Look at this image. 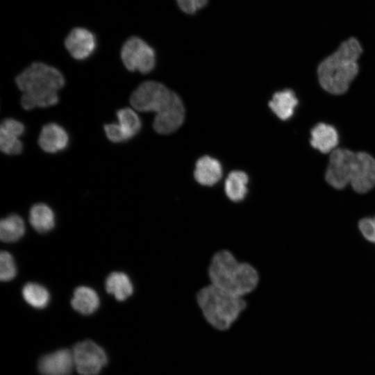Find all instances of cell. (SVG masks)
<instances>
[{
    "instance_id": "7a4b0ae2",
    "label": "cell",
    "mask_w": 375,
    "mask_h": 375,
    "mask_svg": "<svg viewBox=\"0 0 375 375\" xmlns=\"http://www.w3.org/2000/svg\"><path fill=\"white\" fill-rule=\"evenodd\" d=\"M207 275L209 283L242 297L255 291L260 283V274L256 267L248 262L240 260L228 249L213 253Z\"/></svg>"
},
{
    "instance_id": "6da1fadb",
    "label": "cell",
    "mask_w": 375,
    "mask_h": 375,
    "mask_svg": "<svg viewBox=\"0 0 375 375\" xmlns=\"http://www.w3.org/2000/svg\"><path fill=\"white\" fill-rule=\"evenodd\" d=\"M325 180L336 190L350 184L356 192L367 193L375 186V159L366 152L335 149L330 154Z\"/></svg>"
},
{
    "instance_id": "d4e9b609",
    "label": "cell",
    "mask_w": 375,
    "mask_h": 375,
    "mask_svg": "<svg viewBox=\"0 0 375 375\" xmlns=\"http://www.w3.org/2000/svg\"><path fill=\"white\" fill-rule=\"evenodd\" d=\"M358 226L365 239L375 244V216L360 219Z\"/></svg>"
},
{
    "instance_id": "52a82bcc",
    "label": "cell",
    "mask_w": 375,
    "mask_h": 375,
    "mask_svg": "<svg viewBox=\"0 0 375 375\" xmlns=\"http://www.w3.org/2000/svg\"><path fill=\"white\" fill-rule=\"evenodd\" d=\"M121 58L128 71H139L142 74L150 72L156 65L153 49L138 37H131L124 42Z\"/></svg>"
},
{
    "instance_id": "cb8c5ba5",
    "label": "cell",
    "mask_w": 375,
    "mask_h": 375,
    "mask_svg": "<svg viewBox=\"0 0 375 375\" xmlns=\"http://www.w3.org/2000/svg\"><path fill=\"white\" fill-rule=\"evenodd\" d=\"M17 268L10 253L1 251L0 255V278L2 281L12 280L16 275Z\"/></svg>"
},
{
    "instance_id": "e0dca14e",
    "label": "cell",
    "mask_w": 375,
    "mask_h": 375,
    "mask_svg": "<svg viewBox=\"0 0 375 375\" xmlns=\"http://www.w3.org/2000/svg\"><path fill=\"white\" fill-rule=\"evenodd\" d=\"M297 104L294 92L290 89L276 92L269 102L271 110L282 120H287L292 116Z\"/></svg>"
},
{
    "instance_id": "7c38bea8",
    "label": "cell",
    "mask_w": 375,
    "mask_h": 375,
    "mask_svg": "<svg viewBox=\"0 0 375 375\" xmlns=\"http://www.w3.org/2000/svg\"><path fill=\"white\" fill-rule=\"evenodd\" d=\"M24 124L14 119H4L0 126V149L8 155L22 153L23 144L19 139L24 133Z\"/></svg>"
},
{
    "instance_id": "4316f807",
    "label": "cell",
    "mask_w": 375,
    "mask_h": 375,
    "mask_svg": "<svg viewBox=\"0 0 375 375\" xmlns=\"http://www.w3.org/2000/svg\"><path fill=\"white\" fill-rule=\"evenodd\" d=\"M179 8L185 13L192 14L203 8L208 0H176Z\"/></svg>"
},
{
    "instance_id": "9a60e30c",
    "label": "cell",
    "mask_w": 375,
    "mask_h": 375,
    "mask_svg": "<svg viewBox=\"0 0 375 375\" xmlns=\"http://www.w3.org/2000/svg\"><path fill=\"white\" fill-rule=\"evenodd\" d=\"M311 146L322 153L332 152L338 146L339 136L336 129L324 123L316 124L310 131Z\"/></svg>"
},
{
    "instance_id": "5b68a950",
    "label": "cell",
    "mask_w": 375,
    "mask_h": 375,
    "mask_svg": "<svg viewBox=\"0 0 375 375\" xmlns=\"http://www.w3.org/2000/svg\"><path fill=\"white\" fill-rule=\"evenodd\" d=\"M196 303L206 322L217 331H226L247 308L244 297L226 292L210 283L196 293Z\"/></svg>"
},
{
    "instance_id": "7402d4cb",
    "label": "cell",
    "mask_w": 375,
    "mask_h": 375,
    "mask_svg": "<svg viewBox=\"0 0 375 375\" xmlns=\"http://www.w3.org/2000/svg\"><path fill=\"white\" fill-rule=\"evenodd\" d=\"M22 295L26 302L35 308L46 307L50 298L48 290L35 283L26 284L22 290Z\"/></svg>"
},
{
    "instance_id": "277c9868",
    "label": "cell",
    "mask_w": 375,
    "mask_h": 375,
    "mask_svg": "<svg viewBox=\"0 0 375 375\" xmlns=\"http://www.w3.org/2000/svg\"><path fill=\"white\" fill-rule=\"evenodd\" d=\"M362 52L356 38L352 37L342 42L318 66L317 75L322 88L332 94L346 92L358 72L357 61Z\"/></svg>"
},
{
    "instance_id": "30bf717a",
    "label": "cell",
    "mask_w": 375,
    "mask_h": 375,
    "mask_svg": "<svg viewBox=\"0 0 375 375\" xmlns=\"http://www.w3.org/2000/svg\"><path fill=\"white\" fill-rule=\"evenodd\" d=\"M65 46L70 55L76 60L90 57L97 47L93 33L84 28H75L67 36Z\"/></svg>"
},
{
    "instance_id": "d6986e66",
    "label": "cell",
    "mask_w": 375,
    "mask_h": 375,
    "mask_svg": "<svg viewBox=\"0 0 375 375\" xmlns=\"http://www.w3.org/2000/svg\"><path fill=\"white\" fill-rule=\"evenodd\" d=\"M106 289L119 301L126 299L133 292L130 278L122 272L111 273L106 278Z\"/></svg>"
},
{
    "instance_id": "ffe728a7",
    "label": "cell",
    "mask_w": 375,
    "mask_h": 375,
    "mask_svg": "<svg viewBox=\"0 0 375 375\" xmlns=\"http://www.w3.org/2000/svg\"><path fill=\"white\" fill-rule=\"evenodd\" d=\"M29 222L38 232H47L51 230L55 224L53 212L46 204H35L30 210Z\"/></svg>"
},
{
    "instance_id": "ba28073f",
    "label": "cell",
    "mask_w": 375,
    "mask_h": 375,
    "mask_svg": "<svg viewBox=\"0 0 375 375\" xmlns=\"http://www.w3.org/2000/svg\"><path fill=\"white\" fill-rule=\"evenodd\" d=\"M72 355L74 367L81 375H97L107 363L104 350L91 340L76 344Z\"/></svg>"
},
{
    "instance_id": "8992f818",
    "label": "cell",
    "mask_w": 375,
    "mask_h": 375,
    "mask_svg": "<svg viewBox=\"0 0 375 375\" xmlns=\"http://www.w3.org/2000/svg\"><path fill=\"white\" fill-rule=\"evenodd\" d=\"M173 93L159 82L145 81L133 92L130 103L138 111L157 113L169 102Z\"/></svg>"
},
{
    "instance_id": "8fae6325",
    "label": "cell",
    "mask_w": 375,
    "mask_h": 375,
    "mask_svg": "<svg viewBox=\"0 0 375 375\" xmlns=\"http://www.w3.org/2000/svg\"><path fill=\"white\" fill-rule=\"evenodd\" d=\"M74 367L72 351L67 349L47 354L38 362L42 375H70Z\"/></svg>"
},
{
    "instance_id": "5bb4252c",
    "label": "cell",
    "mask_w": 375,
    "mask_h": 375,
    "mask_svg": "<svg viewBox=\"0 0 375 375\" xmlns=\"http://www.w3.org/2000/svg\"><path fill=\"white\" fill-rule=\"evenodd\" d=\"M223 170L221 163L215 158L204 156L196 162L194 178L202 186L212 187L222 178Z\"/></svg>"
},
{
    "instance_id": "603a6c76",
    "label": "cell",
    "mask_w": 375,
    "mask_h": 375,
    "mask_svg": "<svg viewBox=\"0 0 375 375\" xmlns=\"http://www.w3.org/2000/svg\"><path fill=\"white\" fill-rule=\"evenodd\" d=\"M118 124L128 140L140 131L142 123L139 116L129 108H121L117 112Z\"/></svg>"
},
{
    "instance_id": "4fadbf2b",
    "label": "cell",
    "mask_w": 375,
    "mask_h": 375,
    "mask_svg": "<svg viewBox=\"0 0 375 375\" xmlns=\"http://www.w3.org/2000/svg\"><path fill=\"white\" fill-rule=\"evenodd\" d=\"M69 136L66 131L56 123L43 126L39 135L38 144L47 153H55L64 150L68 144Z\"/></svg>"
},
{
    "instance_id": "9c48e42d",
    "label": "cell",
    "mask_w": 375,
    "mask_h": 375,
    "mask_svg": "<svg viewBox=\"0 0 375 375\" xmlns=\"http://www.w3.org/2000/svg\"><path fill=\"white\" fill-rule=\"evenodd\" d=\"M185 109L180 97L173 93L169 102L156 113L153 126L160 134H169L176 131L183 124Z\"/></svg>"
},
{
    "instance_id": "2e32d148",
    "label": "cell",
    "mask_w": 375,
    "mask_h": 375,
    "mask_svg": "<svg viewBox=\"0 0 375 375\" xmlns=\"http://www.w3.org/2000/svg\"><path fill=\"white\" fill-rule=\"evenodd\" d=\"M249 176L240 170L231 172L225 181L224 191L226 198L233 203H239L246 198L249 190Z\"/></svg>"
},
{
    "instance_id": "484cf974",
    "label": "cell",
    "mask_w": 375,
    "mask_h": 375,
    "mask_svg": "<svg viewBox=\"0 0 375 375\" xmlns=\"http://www.w3.org/2000/svg\"><path fill=\"white\" fill-rule=\"evenodd\" d=\"M103 128L106 137L112 142L119 143L128 140L119 125L117 123L105 124Z\"/></svg>"
},
{
    "instance_id": "44dd1931",
    "label": "cell",
    "mask_w": 375,
    "mask_h": 375,
    "mask_svg": "<svg viewBox=\"0 0 375 375\" xmlns=\"http://www.w3.org/2000/svg\"><path fill=\"white\" fill-rule=\"evenodd\" d=\"M25 231L23 219L17 215H11L0 222V238L6 242H12L21 238Z\"/></svg>"
},
{
    "instance_id": "3957f363",
    "label": "cell",
    "mask_w": 375,
    "mask_h": 375,
    "mask_svg": "<svg viewBox=\"0 0 375 375\" xmlns=\"http://www.w3.org/2000/svg\"><path fill=\"white\" fill-rule=\"evenodd\" d=\"M15 82L23 92L21 104L28 110L56 105L58 102L57 92L64 86L65 78L58 69L38 62L19 74Z\"/></svg>"
},
{
    "instance_id": "ac0fdd59",
    "label": "cell",
    "mask_w": 375,
    "mask_h": 375,
    "mask_svg": "<svg viewBox=\"0 0 375 375\" xmlns=\"http://www.w3.org/2000/svg\"><path fill=\"white\" fill-rule=\"evenodd\" d=\"M99 298L97 292L86 286L78 287L74 292L71 301L72 308L83 315L93 313L99 306Z\"/></svg>"
}]
</instances>
